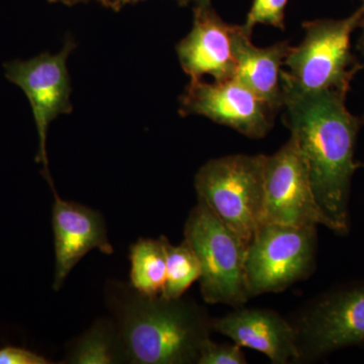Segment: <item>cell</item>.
Wrapping results in <instances>:
<instances>
[{"label": "cell", "instance_id": "cell-26", "mask_svg": "<svg viewBox=\"0 0 364 364\" xmlns=\"http://www.w3.org/2000/svg\"><path fill=\"white\" fill-rule=\"evenodd\" d=\"M363 117H364V114H363Z\"/></svg>", "mask_w": 364, "mask_h": 364}, {"label": "cell", "instance_id": "cell-16", "mask_svg": "<svg viewBox=\"0 0 364 364\" xmlns=\"http://www.w3.org/2000/svg\"><path fill=\"white\" fill-rule=\"evenodd\" d=\"M168 239H139L130 247L131 286L148 296H160L166 282V244Z\"/></svg>", "mask_w": 364, "mask_h": 364}, {"label": "cell", "instance_id": "cell-18", "mask_svg": "<svg viewBox=\"0 0 364 364\" xmlns=\"http://www.w3.org/2000/svg\"><path fill=\"white\" fill-rule=\"evenodd\" d=\"M287 2L289 0H253L242 28L250 36H252L254 28L258 23L286 30Z\"/></svg>", "mask_w": 364, "mask_h": 364}, {"label": "cell", "instance_id": "cell-24", "mask_svg": "<svg viewBox=\"0 0 364 364\" xmlns=\"http://www.w3.org/2000/svg\"><path fill=\"white\" fill-rule=\"evenodd\" d=\"M196 7L212 6V0H195Z\"/></svg>", "mask_w": 364, "mask_h": 364}, {"label": "cell", "instance_id": "cell-15", "mask_svg": "<svg viewBox=\"0 0 364 364\" xmlns=\"http://www.w3.org/2000/svg\"><path fill=\"white\" fill-rule=\"evenodd\" d=\"M66 363H128L126 349L117 323L98 320L72 344Z\"/></svg>", "mask_w": 364, "mask_h": 364}, {"label": "cell", "instance_id": "cell-12", "mask_svg": "<svg viewBox=\"0 0 364 364\" xmlns=\"http://www.w3.org/2000/svg\"><path fill=\"white\" fill-rule=\"evenodd\" d=\"M233 28L212 6H195L193 28L176 46L179 63L191 80H200L205 75L212 76L214 81L235 77Z\"/></svg>", "mask_w": 364, "mask_h": 364}, {"label": "cell", "instance_id": "cell-6", "mask_svg": "<svg viewBox=\"0 0 364 364\" xmlns=\"http://www.w3.org/2000/svg\"><path fill=\"white\" fill-rule=\"evenodd\" d=\"M296 363H312L347 347H364V280L330 289L293 321Z\"/></svg>", "mask_w": 364, "mask_h": 364}, {"label": "cell", "instance_id": "cell-9", "mask_svg": "<svg viewBox=\"0 0 364 364\" xmlns=\"http://www.w3.org/2000/svg\"><path fill=\"white\" fill-rule=\"evenodd\" d=\"M262 224L324 226L332 231L331 223L316 200L305 158L293 136L267 156Z\"/></svg>", "mask_w": 364, "mask_h": 364}, {"label": "cell", "instance_id": "cell-14", "mask_svg": "<svg viewBox=\"0 0 364 364\" xmlns=\"http://www.w3.org/2000/svg\"><path fill=\"white\" fill-rule=\"evenodd\" d=\"M232 46L236 63L234 78L262 98L275 112L282 111V67L293 46L289 41H282L269 47H256L251 36L238 25H234Z\"/></svg>", "mask_w": 364, "mask_h": 364}, {"label": "cell", "instance_id": "cell-22", "mask_svg": "<svg viewBox=\"0 0 364 364\" xmlns=\"http://www.w3.org/2000/svg\"><path fill=\"white\" fill-rule=\"evenodd\" d=\"M141 0H112L111 9L114 11H119L122 7L129 4H136ZM179 6H188L193 0H176Z\"/></svg>", "mask_w": 364, "mask_h": 364}, {"label": "cell", "instance_id": "cell-2", "mask_svg": "<svg viewBox=\"0 0 364 364\" xmlns=\"http://www.w3.org/2000/svg\"><path fill=\"white\" fill-rule=\"evenodd\" d=\"M107 305L121 332L128 363L198 364L212 318L191 299L148 296L112 282Z\"/></svg>", "mask_w": 364, "mask_h": 364}, {"label": "cell", "instance_id": "cell-8", "mask_svg": "<svg viewBox=\"0 0 364 364\" xmlns=\"http://www.w3.org/2000/svg\"><path fill=\"white\" fill-rule=\"evenodd\" d=\"M73 39L67 37L61 52L56 55L42 53L39 56L26 61L14 60L4 65L6 77L25 92L39 135V150L36 161L42 163L43 176L54 188L48 160L47 135L50 124L60 114H71V82L67 69L69 55L75 49Z\"/></svg>", "mask_w": 364, "mask_h": 364}, {"label": "cell", "instance_id": "cell-20", "mask_svg": "<svg viewBox=\"0 0 364 364\" xmlns=\"http://www.w3.org/2000/svg\"><path fill=\"white\" fill-rule=\"evenodd\" d=\"M44 356L35 352L18 348V347H4L0 349V364H49Z\"/></svg>", "mask_w": 364, "mask_h": 364}, {"label": "cell", "instance_id": "cell-17", "mask_svg": "<svg viewBox=\"0 0 364 364\" xmlns=\"http://www.w3.org/2000/svg\"><path fill=\"white\" fill-rule=\"evenodd\" d=\"M202 275L200 261L186 241L174 246L166 244V282L161 296L179 299Z\"/></svg>", "mask_w": 364, "mask_h": 364}, {"label": "cell", "instance_id": "cell-3", "mask_svg": "<svg viewBox=\"0 0 364 364\" xmlns=\"http://www.w3.org/2000/svg\"><path fill=\"white\" fill-rule=\"evenodd\" d=\"M359 6L344 18H320L303 23L305 36L291 47L282 72V85L301 92L348 95L352 80L364 69L352 52L351 38L359 28Z\"/></svg>", "mask_w": 364, "mask_h": 364}, {"label": "cell", "instance_id": "cell-7", "mask_svg": "<svg viewBox=\"0 0 364 364\" xmlns=\"http://www.w3.org/2000/svg\"><path fill=\"white\" fill-rule=\"evenodd\" d=\"M317 227L262 224L246 250L249 296L280 293L308 279L316 267Z\"/></svg>", "mask_w": 364, "mask_h": 364}, {"label": "cell", "instance_id": "cell-19", "mask_svg": "<svg viewBox=\"0 0 364 364\" xmlns=\"http://www.w3.org/2000/svg\"><path fill=\"white\" fill-rule=\"evenodd\" d=\"M245 354L238 344L215 343L208 339L200 350L198 364H246Z\"/></svg>", "mask_w": 364, "mask_h": 364}, {"label": "cell", "instance_id": "cell-13", "mask_svg": "<svg viewBox=\"0 0 364 364\" xmlns=\"http://www.w3.org/2000/svg\"><path fill=\"white\" fill-rule=\"evenodd\" d=\"M213 331L234 343L260 352L273 364L296 363V335L291 321L267 309L235 308L233 312L212 318Z\"/></svg>", "mask_w": 364, "mask_h": 364}, {"label": "cell", "instance_id": "cell-25", "mask_svg": "<svg viewBox=\"0 0 364 364\" xmlns=\"http://www.w3.org/2000/svg\"><path fill=\"white\" fill-rule=\"evenodd\" d=\"M358 166L359 168H360V167H363L364 168V162H358Z\"/></svg>", "mask_w": 364, "mask_h": 364}, {"label": "cell", "instance_id": "cell-11", "mask_svg": "<svg viewBox=\"0 0 364 364\" xmlns=\"http://www.w3.org/2000/svg\"><path fill=\"white\" fill-rule=\"evenodd\" d=\"M52 191L55 198L52 214L55 247L53 289L58 291L86 254L93 249L107 255L114 251L107 238L104 215L85 205L62 200L55 188Z\"/></svg>", "mask_w": 364, "mask_h": 364}, {"label": "cell", "instance_id": "cell-5", "mask_svg": "<svg viewBox=\"0 0 364 364\" xmlns=\"http://www.w3.org/2000/svg\"><path fill=\"white\" fill-rule=\"evenodd\" d=\"M200 261V294L210 305L240 308L250 299L246 286L247 247L227 225L198 200L184 226V240Z\"/></svg>", "mask_w": 364, "mask_h": 364}, {"label": "cell", "instance_id": "cell-10", "mask_svg": "<svg viewBox=\"0 0 364 364\" xmlns=\"http://www.w3.org/2000/svg\"><path fill=\"white\" fill-rule=\"evenodd\" d=\"M182 117L202 116L250 139L272 130L279 112L236 78L212 83L191 80L179 98Z\"/></svg>", "mask_w": 364, "mask_h": 364}, {"label": "cell", "instance_id": "cell-1", "mask_svg": "<svg viewBox=\"0 0 364 364\" xmlns=\"http://www.w3.org/2000/svg\"><path fill=\"white\" fill-rule=\"evenodd\" d=\"M282 87V121L305 158L316 200L333 233L345 236L350 231L349 203L364 117L349 112L341 93Z\"/></svg>", "mask_w": 364, "mask_h": 364}, {"label": "cell", "instance_id": "cell-21", "mask_svg": "<svg viewBox=\"0 0 364 364\" xmlns=\"http://www.w3.org/2000/svg\"><path fill=\"white\" fill-rule=\"evenodd\" d=\"M360 7L363 9V14H361V20L358 28H360L361 32L358 41V45H356V50H358L359 55H360V61L364 67V0H361Z\"/></svg>", "mask_w": 364, "mask_h": 364}, {"label": "cell", "instance_id": "cell-4", "mask_svg": "<svg viewBox=\"0 0 364 364\" xmlns=\"http://www.w3.org/2000/svg\"><path fill=\"white\" fill-rule=\"evenodd\" d=\"M267 155L215 158L195 177L198 200L208 205L248 247L263 223Z\"/></svg>", "mask_w": 364, "mask_h": 364}, {"label": "cell", "instance_id": "cell-23", "mask_svg": "<svg viewBox=\"0 0 364 364\" xmlns=\"http://www.w3.org/2000/svg\"><path fill=\"white\" fill-rule=\"evenodd\" d=\"M50 2H56V4H63L65 6H75L77 4H83V2H90L91 0H49ZM102 2L104 6L111 9L112 0H97Z\"/></svg>", "mask_w": 364, "mask_h": 364}]
</instances>
